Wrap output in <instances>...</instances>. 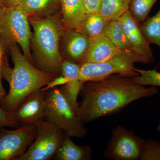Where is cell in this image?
Listing matches in <instances>:
<instances>
[{
  "mask_svg": "<svg viewBox=\"0 0 160 160\" xmlns=\"http://www.w3.org/2000/svg\"><path fill=\"white\" fill-rule=\"evenodd\" d=\"M157 87L139 85L133 78L113 74L83 84L78 114L83 124L120 111L134 101L157 94Z\"/></svg>",
  "mask_w": 160,
  "mask_h": 160,
  "instance_id": "obj_1",
  "label": "cell"
},
{
  "mask_svg": "<svg viewBox=\"0 0 160 160\" xmlns=\"http://www.w3.org/2000/svg\"><path fill=\"white\" fill-rule=\"evenodd\" d=\"M8 47L13 67H9L6 60H3L2 77L8 82L9 90L2 107L13 112L27 96L47 86L56 77L38 69L21 52L17 44Z\"/></svg>",
  "mask_w": 160,
  "mask_h": 160,
  "instance_id": "obj_2",
  "label": "cell"
},
{
  "mask_svg": "<svg viewBox=\"0 0 160 160\" xmlns=\"http://www.w3.org/2000/svg\"><path fill=\"white\" fill-rule=\"evenodd\" d=\"M33 29L32 34L33 55L36 67L56 77L61 75L64 59L60 52V42L64 34L62 19L56 16L29 20Z\"/></svg>",
  "mask_w": 160,
  "mask_h": 160,
  "instance_id": "obj_3",
  "label": "cell"
},
{
  "mask_svg": "<svg viewBox=\"0 0 160 160\" xmlns=\"http://www.w3.org/2000/svg\"><path fill=\"white\" fill-rule=\"evenodd\" d=\"M46 100L44 119L54 124L71 138H81L86 136L87 129L59 87L46 90Z\"/></svg>",
  "mask_w": 160,
  "mask_h": 160,
  "instance_id": "obj_4",
  "label": "cell"
},
{
  "mask_svg": "<svg viewBox=\"0 0 160 160\" xmlns=\"http://www.w3.org/2000/svg\"><path fill=\"white\" fill-rule=\"evenodd\" d=\"M31 38L28 16L19 5L4 8L0 14L1 41L7 46L18 44L24 55L34 64L30 52Z\"/></svg>",
  "mask_w": 160,
  "mask_h": 160,
  "instance_id": "obj_5",
  "label": "cell"
},
{
  "mask_svg": "<svg viewBox=\"0 0 160 160\" xmlns=\"http://www.w3.org/2000/svg\"><path fill=\"white\" fill-rule=\"evenodd\" d=\"M137 62L144 64L138 57L122 52L103 62L83 63L80 67V79L85 83L102 79L113 74L134 78L138 74L134 67V63Z\"/></svg>",
  "mask_w": 160,
  "mask_h": 160,
  "instance_id": "obj_6",
  "label": "cell"
},
{
  "mask_svg": "<svg viewBox=\"0 0 160 160\" xmlns=\"http://www.w3.org/2000/svg\"><path fill=\"white\" fill-rule=\"evenodd\" d=\"M36 136L27 151L17 160H49L54 158L64 139L65 132L47 120L35 123Z\"/></svg>",
  "mask_w": 160,
  "mask_h": 160,
  "instance_id": "obj_7",
  "label": "cell"
},
{
  "mask_svg": "<svg viewBox=\"0 0 160 160\" xmlns=\"http://www.w3.org/2000/svg\"><path fill=\"white\" fill-rule=\"evenodd\" d=\"M144 139L121 126L112 129L104 155L107 159L140 160Z\"/></svg>",
  "mask_w": 160,
  "mask_h": 160,
  "instance_id": "obj_8",
  "label": "cell"
},
{
  "mask_svg": "<svg viewBox=\"0 0 160 160\" xmlns=\"http://www.w3.org/2000/svg\"><path fill=\"white\" fill-rule=\"evenodd\" d=\"M37 132L35 124L13 130L0 128V160H17L33 142Z\"/></svg>",
  "mask_w": 160,
  "mask_h": 160,
  "instance_id": "obj_9",
  "label": "cell"
},
{
  "mask_svg": "<svg viewBox=\"0 0 160 160\" xmlns=\"http://www.w3.org/2000/svg\"><path fill=\"white\" fill-rule=\"evenodd\" d=\"M46 107V90L42 88L27 96L12 114L20 126L32 125L45 119Z\"/></svg>",
  "mask_w": 160,
  "mask_h": 160,
  "instance_id": "obj_10",
  "label": "cell"
},
{
  "mask_svg": "<svg viewBox=\"0 0 160 160\" xmlns=\"http://www.w3.org/2000/svg\"><path fill=\"white\" fill-rule=\"evenodd\" d=\"M80 67L81 64L70 60H64L61 67V73L66 78V82L59 87L72 109L78 115V97L84 84L80 79Z\"/></svg>",
  "mask_w": 160,
  "mask_h": 160,
  "instance_id": "obj_11",
  "label": "cell"
},
{
  "mask_svg": "<svg viewBox=\"0 0 160 160\" xmlns=\"http://www.w3.org/2000/svg\"><path fill=\"white\" fill-rule=\"evenodd\" d=\"M123 29L132 49L137 53L148 61L149 63L154 61L150 45L142 33L138 22L129 10L120 18Z\"/></svg>",
  "mask_w": 160,
  "mask_h": 160,
  "instance_id": "obj_12",
  "label": "cell"
},
{
  "mask_svg": "<svg viewBox=\"0 0 160 160\" xmlns=\"http://www.w3.org/2000/svg\"><path fill=\"white\" fill-rule=\"evenodd\" d=\"M65 48L69 60L81 64L89 50L91 39L82 32L76 29H66Z\"/></svg>",
  "mask_w": 160,
  "mask_h": 160,
  "instance_id": "obj_13",
  "label": "cell"
},
{
  "mask_svg": "<svg viewBox=\"0 0 160 160\" xmlns=\"http://www.w3.org/2000/svg\"><path fill=\"white\" fill-rule=\"evenodd\" d=\"M90 39L89 50L83 63L103 62L122 52L103 33Z\"/></svg>",
  "mask_w": 160,
  "mask_h": 160,
  "instance_id": "obj_14",
  "label": "cell"
},
{
  "mask_svg": "<svg viewBox=\"0 0 160 160\" xmlns=\"http://www.w3.org/2000/svg\"><path fill=\"white\" fill-rule=\"evenodd\" d=\"M60 4L64 28L80 30L86 17L84 0H60Z\"/></svg>",
  "mask_w": 160,
  "mask_h": 160,
  "instance_id": "obj_15",
  "label": "cell"
},
{
  "mask_svg": "<svg viewBox=\"0 0 160 160\" xmlns=\"http://www.w3.org/2000/svg\"><path fill=\"white\" fill-rule=\"evenodd\" d=\"M103 33L120 51L138 57L143 60L144 64H149L147 60L138 54L132 49L126 37L120 18L108 21Z\"/></svg>",
  "mask_w": 160,
  "mask_h": 160,
  "instance_id": "obj_16",
  "label": "cell"
},
{
  "mask_svg": "<svg viewBox=\"0 0 160 160\" xmlns=\"http://www.w3.org/2000/svg\"><path fill=\"white\" fill-rule=\"evenodd\" d=\"M92 150L89 146H81L76 144L71 137L65 133L62 145L54 158L57 160H90Z\"/></svg>",
  "mask_w": 160,
  "mask_h": 160,
  "instance_id": "obj_17",
  "label": "cell"
},
{
  "mask_svg": "<svg viewBox=\"0 0 160 160\" xmlns=\"http://www.w3.org/2000/svg\"><path fill=\"white\" fill-rule=\"evenodd\" d=\"M131 0H102L99 13L107 21L119 18L129 10Z\"/></svg>",
  "mask_w": 160,
  "mask_h": 160,
  "instance_id": "obj_18",
  "label": "cell"
},
{
  "mask_svg": "<svg viewBox=\"0 0 160 160\" xmlns=\"http://www.w3.org/2000/svg\"><path fill=\"white\" fill-rule=\"evenodd\" d=\"M59 4L60 0H22L19 6L29 17L48 14Z\"/></svg>",
  "mask_w": 160,
  "mask_h": 160,
  "instance_id": "obj_19",
  "label": "cell"
},
{
  "mask_svg": "<svg viewBox=\"0 0 160 160\" xmlns=\"http://www.w3.org/2000/svg\"><path fill=\"white\" fill-rule=\"evenodd\" d=\"M141 29L149 44H155L160 48V9L153 16L146 18Z\"/></svg>",
  "mask_w": 160,
  "mask_h": 160,
  "instance_id": "obj_20",
  "label": "cell"
},
{
  "mask_svg": "<svg viewBox=\"0 0 160 160\" xmlns=\"http://www.w3.org/2000/svg\"><path fill=\"white\" fill-rule=\"evenodd\" d=\"M108 21L99 12L86 16L80 31L92 38L104 32Z\"/></svg>",
  "mask_w": 160,
  "mask_h": 160,
  "instance_id": "obj_21",
  "label": "cell"
},
{
  "mask_svg": "<svg viewBox=\"0 0 160 160\" xmlns=\"http://www.w3.org/2000/svg\"><path fill=\"white\" fill-rule=\"evenodd\" d=\"M158 0H131L130 12L138 22H143L147 18L152 6Z\"/></svg>",
  "mask_w": 160,
  "mask_h": 160,
  "instance_id": "obj_22",
  "label": "cell"
},
{
  "mask_svg": "<svg viewBox=\"0 0 160 160\" xmlns=\"http://www.w3.org/2000/svg\"><path fill=\"white\" fill-rule=\"evenodd\" d=\"M138 74L133 78L136 83L142 86L160 87V72L156 69L144 70L136 69Z\"/></svg>",
  "mask_w": 160,
  "mask_h": 160,
  "instance_id": "obj_23",
  "label": "cell"
},
{
  "mask_svg": "<svg viewBox=\"0 0 160 160\" xmlns=\"http://www.w3.org/2000/svg\"><path fill=\"white\" fill-rule=\"evenodd\" d=\"M141 160H160V142L152 139H144Z\"/></svg>",
  "mask_w": 160,
  "mask_h": 160,
  "instance_id": "obj_24",
  "label": "cell"
},
{
  "mask_svg": "<svg viewBox=\"0 0 160 160\" xmlns=\"http://www.w3.org/2000/svg\"><path fill=\"white\" fill-rule=\"evenodd\" d=\"M20 126L14 119L12 112L7 111L0 106V128L7 127L16 129Z\"/></svg>",
  "mask_w": 160,
  "mask_h": 160,
  "instance_id": "obj_25",
  "label": "cell"
},
{
  "mask_svg": "<svg viewBox=\"0 0 160 160\" xmlns=\"http://www.w3.org/2000/svg\"><path fill=\"white\" fill-rule=\"evenodd\" d=\"M86 16L99 12L102 0H84Z\"/></svg>",
  "mask_w": 160,
  "mask_h": 160,
  "instance_id": "obj_26",
  "label": "cell"
},
{
  "mask_svg": "<svg viewBox=\"0 0 160 160\" xmlns=\"http://www.w3.org/2000/svg\"><path fill=\"white\" fill-rule=\"evenodd\" d=\"M2 79V71H1V66H0V106L2 107L5 99V97L7 93L3 86Z\"/></svg>",
  "mask_w": 160,
  "mask_h": 160,
  "instance_id": "obj_27",
  "label": "cell"
},
{
  "mask_svg": "<svg viewBox=\"0 0 160 160\" xmlns=\"http://www.w3.org/2000/svg\"><path fill=\"white\" fill-rule=\"evenodd\" d=\"M22 1V0H2L4 8H9L18 6Z\"/></svg>",
  "mask_w": 160,
  "mask_h": 160,
  "instance_id": "obj_28",
  "label": "cell"
},
{
  "mask_svg": "<svg viewBox=\"0 0 160 160\" xmlns=\"http://www.w3.org/2000/svg\"><path fill=\"white\" fill-rule=\"evenodd\" d=\"M2 48V44L0 42V66H2V63L3 57Z\"/></svg>",
  "mask_w": 160,
  "mask_h": 160,
  "instance_id": "obj_29",
  "label": "cell"
},
{
  "mask_svg": "<svg viewBox=\"0 0 160 160\" xmlns=\"http://www.w3.org/2000/svg\"><path fill=\"white\" fill-rule=\"evenodd\" d=\"M4 7L2 5V0H0V14L2 13V12L3 9H4Z\"/></svg>",
  "mask_w": 160,
  "mask_h": 160,
  "instance_id": "obj_30",
  "label": "cell"
},
{
  "mask_svg": "<svg viewBox=\"0 0 160 160\" xmlns=\"http://www.w3.org/2000/svg\"><path fill=\"white\" fill-rule=\"evenodd\" d=\"M157 131L158 132H159V133H160V116L159 121V123L158 125Z\"/></svg>",
  "mask_w": 160,
  "mask_h": 160,
  "instance_id": "obj_31",
  "label": "cell"
}]
</instances>
